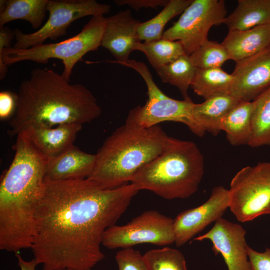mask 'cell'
Masks as SVG:
<instances>
[{"mask_svg": "<svg viewBox=\"0 0 270 270\" xmlns=\"http://www.w3.org/2000/svg\"><path fill=\"white\" fill-rule=\"evenodd\" d=\"M31 249L42 270H91L104 258L106 230L140 191L128 184L104 189L88 180H46Z\"/></svg>", "mask_w": 270, "mask_h": 270, "instance_id": "1", "label": "cell"}, {"mask_svg": "<svg viewBox=\"0 0 270 270\" xmlns=\"http://www.w3.org/2000/svg\"><path fill=\"white\" fill-rule=\"evenodd\" d=\"M16 113L8 134L17 136L32 127L89 123L102 109L92 92L80 84H71L54 70L36 68L21 82L16 94Z\"/></svg>", "mask_w": 270, "mask_h": 270, "instance_id": "2", "label": "cell"}, {"mask_svg": "<svg viewBox=\"0 0 270 270\" xmlns=\"http://www.w3.org/2000/svg\"><path fill=\"white\" fill-rule=\"evenodd\" d=\"M13 148L14 159L0 184V249L16 253L32 246L48 160L22 134Z\"/></svg>", "mask_w": 270, "mask_h": 270, "instance_id": "3", "label": "cell"}, {"mask_svg": "<svg viewBox=\"0 0 270 270\" xmlns=\"http://www.w3.org/2000/svg\"><path fill=\"white\" fill-rule=\"evenodd\" d=\"M168 137L158 125L140 128L125 123L98 149L93 170L87 178L104 189L128 184L142 168L162 151Z\"/></svg>", "mask_w": 270, "mask_h": 270, "instance_id": "4", "label": "cell"}, {"mask_svg": "<svg viewBox=\"0 0 270 270\" xmlns=\"http://www.w3.org/2000/svg\"><path fill=\"white\" fill-rule=\"evenodd\" d=\"M204 173V159L197 145L168 136L162 151L130 183L164 199L186 198L198 190Z\"/></svg>", "mask_w": 270, "mask_h": 270, "instance_id": "5", "label": "cell"}, {"mask_svg": "<svg viewBox=\"0 0 270 270\" xmlns=\"http://www.w3.org/2000/svg\"><path fill=\"white\" fill-rule=\"evenodd\" d=\"M106 26L104 16H94L79 33L64 40L44 43L26 49L12 46L4 48L0 52V80L6 76L8 66L24 60L44 64L50 59L58 58L62 60L64 66L62 76L70 82L76 64L82 60L86 54L96 50L101 46Z\"/></svg>", "mask_w": 270, "mask_h": 270, "instance_id": "6", "label": "cell"}, {"mask_svg": "<svg viewBox=\"0 0 270 270\" xmlns=\"http://www.w3.org/2000/svg\"><path fill=\"white\" fill-rule=\"evenodd\" d=\"M121 65L132 68L143 78L148 89V98L144 105L130 110L126 124L140 128H148L167 121L181 122L194 134L202 136L205 132L194 119L192 110L194 103L190 98L176 100L166 95L157 86L146 64L130 60Z\"/></svg>", "mask_w": 270, "mask_h": 270, "instance_id": "7", "label": "cell"}, {"mask_svg": "<svg viewBox=\"0 0 270 270\" xmlns=\"http://www.w3.org/2000/svg\"><path fill=\"white\" fill-rule=\"evenodd\" d=\"M228 208L240 222L270 214V162L246 166L236 173L228 190Z\"/></svg>", "mask_w": 270, "mask_h": 270, "instance_id": "8", "label": "cell"}, {"mask_svg": "<svg viewBox=\"0 0 270 270\" xmlns=\"http://www.w3.org/2000/svg\"><path fill=\"white\" fill-rule=\"evenodd\" d=\"M110 9V5L100 4L95 0H48L47 21L32 33L25 34L15 29L16 42L12 47L26 49L44 44L47 39L56 40L64 36L75 20L88 16H104Z\"/></svg>", "mask_w": 270, "mask_h": 270, "instance_id": "9", "label": "cell"}, {"mask_svg": "<svg viewBox=\"0 0 270 270\" xmlns=\"http://www.w3.org/2000/svg\"><path fill=\"white\" fill-rule=\"evenodd\" d=\"M226 10L223 0H193L179 19L163 33L162 38L179 41L190 56L208 40L213 26L223 24Z\"/></svg>", "mask_w": 270, "mask_h": 270, "instance_id": "10", "label": "cell"}, {"mask_svg": "<svg viewBox=\"0 0 270 270\" xmlns=\"http://www.w3.org/2000/svg\"><path fill=\"white\" fill-rule=\"evenodd\" d=\"M174 220L149 210L122 226L114 224L106 231L102 245L108 249L132 248L142 244L166 246L174 242Z\"/></svg>", "mask_w": 270, "mask_h": 270, "instance_id": "11", "label": "cell"}, {"mask_svg": "<svg viewBox=\"0 0 270 270\" xmlns=\"http://www.w3.org/2000/svg\"><path fill=\"white\" fill-rule=\"evenodd\" d=\"M228 208V190L221 186L214 187L205 202L181 212L174 219L176 246L184 244L210 223L222 218Z\"/></svg>", "mask_w": 270, "mask_h": 270, "instance_id": "12", "label": "cell"}, {"mask_svg": "<svg viewBox=\"0 0 270 270\" xmlns=\"http://www.w3.org/2000/svg\"><path fill=\"white\" fill-rule=\"evenodd\" d=\"M206 234L194 238L202 241L208 240L212 244L216 255L220 254L228 270H252L248 254V244L243 227L222 218Z\"/></svg>", "mask_w": 270, "mask_h": 270, "instance_id": "13", "label": "cell"}, {"mask_svg": "<svg viewBox=\"0 0 270 270\" xmlns=\"http://www.w3.org/2000/svg\"><path fill=\"white\" fill-rule=\"evenodd\" d=\"M230 94L243 102H252L270 88V45L236 62Z\"/></svg>", "mask_w": 270, "mask_h": 270, "instance_id": "14", "label": "cell"}, {"mask_svg": "<svg viewBox=\"0 0 270 270\" xmlns=\"http://www.w3.org/2000/svg\"><path fill=\"white\" fill-rule=\"evenodd\" d=\"M106 20L101 46L107 49L116 60L106 62L120 64L128 62L136 44L140 42L138 30L141 22L134 18L128 9L120 10L106 18Z\"/></svg>", "mask_w": 270, "mask_h": 270, "instance_id": "15", "label": "cell"}, {"mask_svg": "<svg viewBox=\"0 0 270 270\" xmlns=\"http://www.w3.org/2000/svg\"><path fill=\"white\" fill-rule=\"evenodd\" d=\"M82 126L78 124H66L52 128L32 127L20 134L24 135L48 160L58 156L74 145Z\"/></svg>", "mask_w": 270, "mask_h": 270, "instance_id": "16", "label": "cell"}, {"mask_svg": "<svg viewBox=\"0 0 270 270\" xmlns=\"http://www.w3.org/2000/svg\"><path fill=\"white\" fill-rule=\"evenodd\" d=\"M96 160V154L83 152L74 144L58 156L48 160L45 180L87 178L93 170Z\"/></svg>", "mask_w": 270, "mask_h": 270, "instance_id": "17", "label": "cell"}, {"mask_svg": "<svg viewBox=\"0 0 270 270\" xmlns=\"http://www.w3.org/2000/svg\"><path fill=\"white\" fill-rule=\"evenodd\" d=\"M236 62L252 56L270 45V24L244 30L228 31L222 43Z\"/></svg>", "mask_w": 270, "mask_h": 270, "instance_id": "18", "label": "cell"}, {"mask_svg": "<svg viewBox=\"0 0 270 270\" xmlns=\"http://www.w3.org/2000/svg\"><path fill=\"white\" fill-rule=\"evenodd\" d=\"M242 100L230 94L214 96L200 104H194L192 110L194 120L206 132L214 136L221 131L222 118Z\"/></svg>", "mask_w": 270, "mask_h": 270, "instance_id": "19", "label": "cell"}, {"mask_svg": "<svg viewBox=\"0 0 270 270\" xmlns=\"http://www.w3.org/2000/svg\"><path fill=\"white\" fill-rule=\"evenodd\" d=\"M223 24L230 30H244L270 24V0H238Z\"/></svg>", "mask_w": 270, "mask_h": 270, "instance_id": "20", "label": "cell"}, {"mask_svg": "<svg viewBox=\"0 0 270 270\" xmlns=\"http://www.w3.org/2000/svg\"><path fill=\"white\" fill-rule=\"evenodd\" d=\"M48 0H0V26L14 20L29 22L40 28L45 18Z\"/></svg>", "mask_w": 270, "mask_h": 270, "instance_id": "21", "label": "cell"}, {"mask_svg": "<svg viewBox=\"0 0 270 270\" xmlns=\"http://www.w3.org/2000/svg\"><path fill=\"white\" fill-rule=\"evenodd\" d=\"M252 102H241L222 120L221 130L226 132L227 140L234 146L248 145L250 139Z\"/></svg>", "mask_w": 270, "mask_h": 270, "instance_id": "22", "label": "cell"}, {"mask_svg": "<svg viewBox=\"0 0 270 270\" xmlns=\"http://www.w3.org/2000/svg\"><path fill=\"white\" fill-rule=\"evenodd\" d=\"M232 81V74L220 68H197L190 87L196 94L206 100L214 96L230 94Z\"/></svg>", "mask_w": 270, "mask_h": 270, "instance_id": "23", "label": "cell"}, {"mask_svg": "<svg viewBox=\"0 0 270 270\" xmlns=\"http://www.w3.org/2000/svg\"><path fill=\"white\" fill-rule=\"evenodd\" d=\"M154 69L162 82L176 87L184 100L190 98L188 91L197 68L192 63L189 56L184 54L170 63Z\"/></svg>", "mask_w": 270, "mask_h": 270, "instance_id": "24", "label": "cell"}, {"mask_svg": "<svg viewBox=\"0 0 270 270\" xmlns=\"http://www.w3.org/2000/svg\"><path fill=\"white\" fill-rule=\"evenodd\" d=\"M193 0H169L162 10L148 20L140 22L138 34L141 42H150L162 38L166 24L174 17L182 13Z\"/></svg>", "mask_w": 270, "mask_h": 270, "instance_id": "25", "label": "cell"}, {"mask_svg": "<svg viewBox=\"0 0 270 270\" xmlns=\"http://www.w3.org/2000/svg\"><path fill=\"white\" fill-rule=\"evenodd\" d=\"M252 102V132L248 146H270V88Z\"/></svg>", "mask_w": 270, "mask_h": 270, "instance_id": "26", "label": "cell"}, {"mask_svg": "<svg viewBox=\"0 0 270 270\" xmlns=\"http://www.w3.org/2000/svg\"><path fill=\"white\" fill-rule=\"evenodd\" d=\"M134 50L143 52L154 68L170 63L186 54L179 41L164 38L150 42H138L134 46Z\"/></svg>", "mask_w": 270, "mask_h": 270, "instance_id": "27", "label": "cell"}, {"mask_svg": "<svg viewBox=\"0 0 270 270\" xmlns=\"http://www.w3.org/2000/svg\"><path fill=\"white\" fill-rule=\"evenodd\" d=\"M146 270H188L184 254L164 247L149 250L143 255Z\"/></svg>", "mask_w": 270, "mask_h": 270, "instance_id": "28", "label": "cell"}, {"mask_svg": "<svg viewBox=\"0 0 270 270\" xmlns=\"http://www.w3.org/2000/svg\"><path fill=\"white\" fill-rule=\"evenodd\" d=\"M189 56L193 64L200 69L220 68L226 61L230 60L222 43L208 40Z\"/></svg>", "mask_w": 270, "mask_h": 270, "instance_id": "29", "label": "cell"}, {"mask_svg": "<svg viewBox=\"0 0 270 270\" xmlns=\"http://www.w3.org/2000/svg\"><path fill=\"white\" fill-rule=\"evenodd\" d=\"M118 270H146L143 255L132 248H122L115 256Z\"/></svg>", "mask_w": 270, "mask_h": 270, "instance_id": "30", "label": "cell"}, {"mask_svg": "<svg viewBox=\"0 0 270 270\" xmlns=\"http://www.w3.org/2000/svg\"><path fill=\"white\" fill-rule=\"evenodd\" d=\"M247 250L252 270H270V248L258 252L248 246Z\"/></svg>", "mask_w": 270, "mask_h": 270, "instance_id": "31", "label": "cell"}, {"mask_svg": "<svg viewBox=\"0 0 270 270\" xmlns=\"http://www.w3.org/2000/svg\"><path fill=\"white\" fill-rule=\"evenodd\" d=\"M16 106V94L9 91H2L0 92V118L5 120L10 117Z\"/></svg>", "mask_w": 270, "mask_h": 270, "instance_id": "32", "label": "cell"}, {"mask_svg": "<svg viewBox=\"0 0 270 270\" xmlns=\"http://www.w3.org/2000/svg\"><path fill=\"white\" fill-rule=\"evenodd\" d=\"M169 0H115L114 3L119 6L127 5L136 10L142 8H156L164 7Z\"/></svg>", "mask_w": 270, "mask_h": 270, "instance_id": "33", "label": "cell"}, {"mask_svg": "<svg viewBox=\"0 0 270 270\" xmlns=\"http://www.w3.org/2000/svg\"><path fill=\"white\" fill-rule=\"evenodd\" d=\"M14 38V32L7 26H0V52L4 48L10 47Z\"/></svg>", "mask_w": 270, "mask_h": 270, "instance_id": "34", "label": "cell"}, {"mask_svg": "<svg viewBox=\"0 0 270 270\" xmlns=\"http://www.w3.org/2000/svg\"><path fill=\"white\" fill-rule=\"evenodd\" d=\"M15 255L18 259V264L20 270H36V266L38 264L35 258L30 261H26L18 252L16 253Z\"/></svg>", "mask_w": 270, "mask_h": 270, "instance_id": "35", "label": "cell"}, {"mask_svg": "<svg viewBox=\"0 0 270 270\" xmlns=\"http://www.w3.org/2000/svg\"></svg>", "mask_w": 270, "mask_h": 270, "instance_id": "36", "label": "cell"}]
</instances>
